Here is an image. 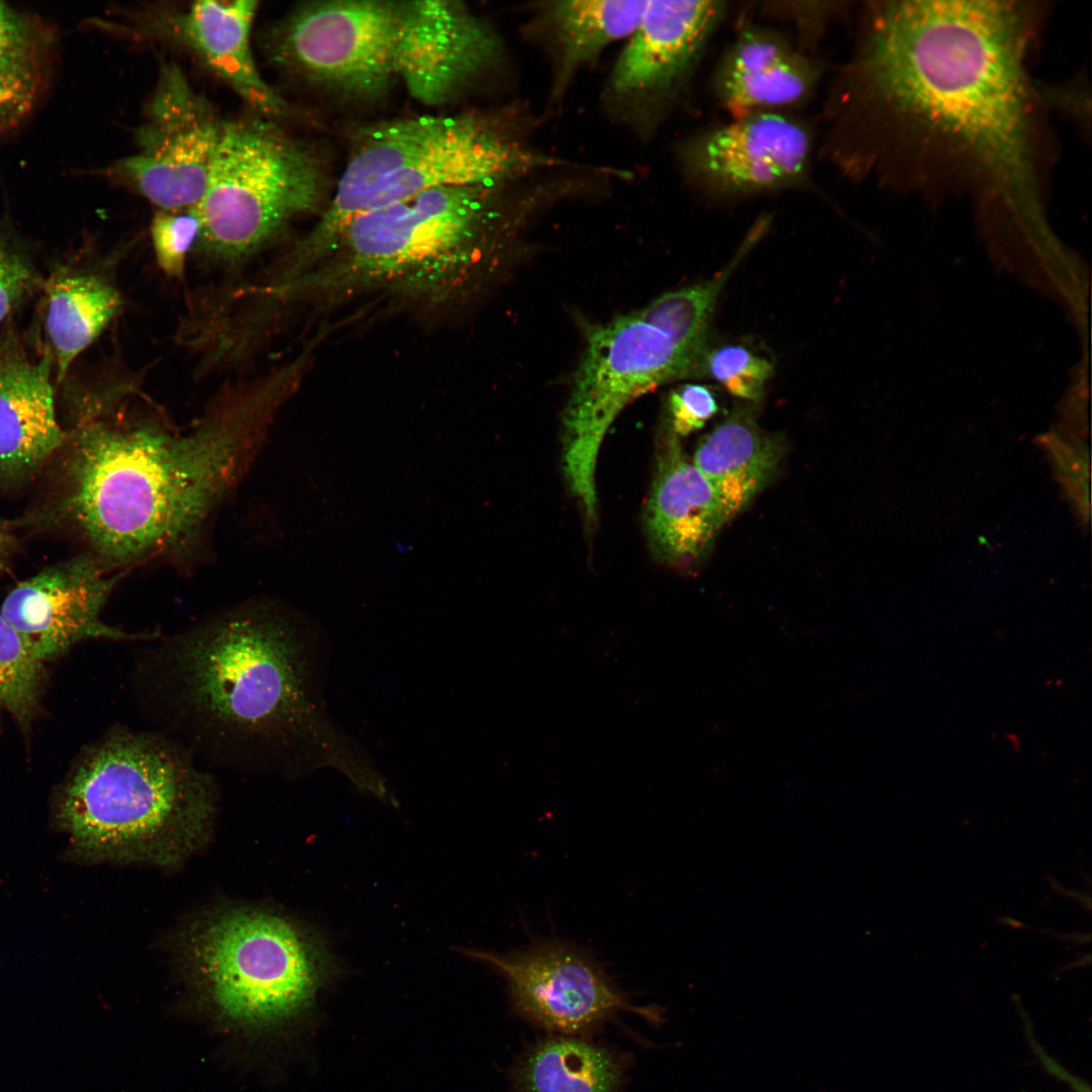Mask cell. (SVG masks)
Segmentation results:
<instances>
[{"mask_svg": "<svg viewBox=\"0 0 1092 1092\" xmlns=\"http://www.w3.org/2000/svg\"><path fill=\"white\" fill-rule=\"evenodd\" d=\"M327 652L324 633L305 616L249 600L146 640L129 686L149 729L199 763L290 779L335 769L389 802L379 767L328 710Z\"/></svg>", "mask_w": 1092, "mask_h": 1092, "instance_id": "obj_1", "label": "cell"}, {"mask_svg": "<svg viewBox=\"0 0 1092 1092\" xmlns=\"http://www.w3.org/2000/svg\"><path fill=\"white\" fill-rule=\"evenodd\" d=\"M288 385L229 397L182 433L112 414L66 429L27 526L72 534L111 571L194 549L261 449Z\"/></svg>", "mask_w": 1092, "mask_h": 1092, "instance_id": "obj_2", "label": "cell"}, {"mask_svg": "<svg viewBox=\"0 0 1092 1092\" xmlns=\"http://www.w3.org/2000/svg\"><path fill=\"white\" fill-rule=\"evenodd\" d=\"M1027 9L1002 1H896L863 57L872 94L921 152L1013 202L1035 194L1024 56Z\"/></svg>", "mask_w": 1092, "mask_h": 1092, "instance_id": "obj_3", "label": "cell"}, {"mask_svg": "<svg viewBox=\"0 0 1092 1092\" xmlns=\"http://www.w3.org/2000/svg\"><path fill=\"white\" fill-rule=\"evenodd\" d=\"M267 51L331 89L369 96L397 84L426 105L456 97L504 55L489 24L447 0L306 3L273 27Z\"/></svg>", "mask_w": 1092, "mask_h": 1092, "instance_id": "obj_4", "label": "cell"}, {"mask_svg": "<svg viewBox=\"0 0 1092 1092\" xmlns=\"http://www.w3.org/2000/svg\"><path fill=\"white\" fill-rule=\"evenodd\" d=\"M504 186L433 188L356 217L321 263L280 289L281 298L325 308L381 294L426 311L452 309L492 260Z\"/></svg>", "mask_w": 1092, "mask_h": 1092, "instance_id": "obj_5", "label": "cell"}, {"mask_svg": "<svg viewBox=\"0 0 1092 1092\" xmlns=\"http://www.w3.org/2000/svg\"><path fill=\"white\" fill-rule=\"evenodd\" d=\"M218 805L214 778L152 729H111L83 755L59 805L77 856L173 867L206 842Z\"/></svg>", "mask_w": 1092, "mask_h": 1092, "instance_id": "obj_6", "label": "cell"}, {"mask_svg": "<svg viewBox=\"0 0 1092 1092\" xmlns=\"http://www.w3.org/2000/svg\"><path fill=\"white\" fill-rule=\"evenodd\" d=\"M575 164L543 154L522 131L477 115L418 116L364 129L313 228L295 244L280 272L302 276L332 251L356 217L439 187L520 182Z\"/></svg>", "mask_w": 1092, "mask_h": 1092, "instance_id": "obj_7", "label": "cell"}, {"mask_svg": "<svg viewBox=\"0 0 1092 1092\" xmlns=\"http://www.w3.org/2000/svg\"><path fill=\"white\" fill-rule=\"evenodd\" d=\"M179 961L214 1009L250 1027L306 1010L336 964L313 930L288 916L223 907L196 918L179 939Z\"/></svg>", "mask_w": 1092, "mask_h": 1092, "instance_id": "obj_8", "label": "cell"}, {"mask_svg": "<svg viewBox=\"0 0 1092 1092\" xmlns=\"http://www.w3.org/2000/svg\"><path fill=\"white\" fill-rule=\"evenodd\" d=\"M324 191L312 154L269 118L224 121L202 198L198 242L209 254L238 260L314 209Z\"/></svg>", "mask_w": 1092, "mask_h": 1092, "instance_id": "obj_9", "label": "cell"}, {"mask_svg": "<svg viewBox=\"0 0 1092 1092\" xmlns=\"http://www.w3.org/2000/svg\"><path fill=\"white\" fill-rule=\"evenodd\" d=\"M699 365L637 314L588 332L562 418V471L584 521L597 519V461L603 440L634 399Z\"/></svg>", "mask_w": 1092, "mask_h": 1092, "instance_id": "obj_10", "label": "cell"}, {"mask_svg": "<svg viewBox=\"0 0 1092 1092\" xmlns=\"http://www.w3.org/2000/svg\"><path fill=\"white\" fill-rule=\"evenodd\" d=\"M224 121L172 62L160 67L135 151L111 165L108 176L133 188L159 210L198 204Z\"/></svg>", "mask_w": 1092, "mask_h": 1092, "instance_id": "obj_11", "label": "cell"}, {"mask_svg": "<svg viewBox=\"0 0 1092 1092\" xmlns=\"http://www.w3.org/2000/svg\"><path fill=\"white\" fill-rule=\"evenodd\" d=\"M721 10L715 1L648 0L603 88L607 115L647 140Z\"/></svg>", "mask_w": 1092, "mask_h": 1092, "instance_id": "obj_12", "label": "cell"}, {"mask_svg": "<svg viewBox=\"0 0 1092 1092\" xmlns=\"http://www.w3.org/2000/svg\"><path fill=\"white\" fill-rule=\"evenodd\" d=\"M462 952L498 973L515 1010L550 1030L581 1031L620 1011L654 1022L661 1020V1010L631 1004L594 956L567 940L537 938L506 953L481 949Z\"/></svg>", "mask_w": 1092, "mask_h": 1092, "instance_id": "obj_13", "label": "cell"}, {"mask_svg": "<svg viewBox=\"0 0 1092 1092\" xmlns=\"http://www.w3.org/2000/svg\"><path fill=\"white\" fill-rule=\"evenodd\" d=\"M118 577L119 573L82 552L18 583L0 612L41 663L84 639L130 641L157 636L126 633L100 619Z\"/></svg>", "mask_w": 1092, "mask_h": 1092, "instance_id": "obj_14", "label": "cell"}, {"mask_svg": "<svg viewBox=\"0 0 1092 1092\" xmlns=\"http://www.w3.org/2000/svg\"><path fill=\"white\" fill-rule=\"evenodd\" d=\"M47 346L33 354L16 326L0 331V488L16 490L39 477L65 438Z\"/></svg>", "mask_w": 1092, "mask_h": 1092, "instance_id": "obj_15", "label": "cell"}, {"mask_svg": "<svg viewBox=\"0 0 1092 1092\" xmlns=\"http://www.w3.org/2000/svg\"><path fill=\"white\" fill-rule=\"evenodd\" d=\"M255 0H200L152 16L151 31L190 52L224 81L258 115L270 118L286 105L262 78L251 47Z\"/></svg>", "mask_w": 1092, "mask_h": 1092, "instance_id": "obj_16", "label": "cell"}, {"mask_svg": "<svg viewBox=\"0 0 1092 1092\" xmlns=\"http://www.w3.org/2000/svg\"><path fill=\"white\" fill-rule=\"evenodd\" d=\"M809 152L810 138L797 122L777 114H749L695 143L688 162L722 189L756 191L799 178Z\"/></svg>", "mask_w": 1092, "mask_h": 1092, "instance_id": "obj_17", "label": "cell"}, {"mask_svg": "<svg viewBox=\"0 0 1092 1092\" xmlns=\"http://www.w3.org/2000/svg\"><path fill=\"white\" fill-rule=\"evenodd\" d=\"M644 520L655 557L672 565L698 559L726 523L711 485L669 429L657 448Z\"/></svg>", "mask_w": 1092, "mask_h": 1092, "instance_id": "obj_18", "label": "cell"}, {"mask_svg": "<svg viewBox=\"0 0 1092 1092\" xmlns=\"http://www.w3.org/2000/svg\"><path fill=\"white\" fill-rule=\"evenodd\" d=\"M648 0H548L529 8L523 33L545 53L550 65L549 100L559 102L577 74L605 50L627 39Z\"/></svg>", "mask_w": 1092, "mask_h": 1092, "instance_id": "obj_19", "label": "cell"}, {"mask_svg": "<svg viewBox=\"0 0 1092 1092\" xmlns=\"http://www.w3.org/2000/svg\"><path fill=\"white\" fill-rule=\"evenodd\" d=\"M777 437L762 431L749 408H735L699 444L695 466L711 485L727 522L757 494L783 456Z\"/></svg>", "mask_w": 1092, "mask_h": 1092, "instance_id": "obj_20", "label": "cell"}, {"mask_svg": "<svg viewBox=\"0 0 1092 1092\" xmlns=\"http://www.w3.org/2000/svg\"><path fill=\"white\" fill-rule=\"evenodd\" d=\"M57 32L40 16L0 1V139L29 121L55 73Z\"/></svg>", "mask_w": 1092, "mask_h": 1092, "instance_id": "obj_21", "label": "cell"}, {"mask_svg": "<svg viewBox=\"0 0 1092 1092\" xmlns=\"http://www.w3.org/2000/svg\"><path fill=\"white\" fill-rule=\"evenodd\" d=\"M812 68L777 36L744 31L720 67L717 88L735 113L795 103L812 86Z\"/></svg>", "mask_w": 1092, "mask_h": 1092, "instance_id": "obj_22", "label": "cell"}, {"mask_svg": "<svg viewBox=\"0 0 1092 1092\" xmlns=\"http://www.w3.org/2000/svg\"><path fill=\"white\" fill-rule=\"evenodd\" d=\"M44 327L56 380L63 383L75 359L118 312L120 296L102 275L60 267L43 284Z\"/></svg>", "mask_w": 1092, "mask_h": 1092, "instance_id": "obj_23", "label": "cell"}, {"mask_svg": "<svg viewBox=\"0 0 1092 1092\" xmlns=\"http://www.w3.org/2000/svg\"><path fill=\"white\" fill-rule=\"evenodd\" d=\"M624 1068L613 1052L572 1036L545 1040L519 1062L518 1092H618Z\"/></svg>", "mask_w": 1092, "mask_h": 1092, "instance_id": "obj_24", "label": "cell"}, {"mask_svg": "<svg viewBox=\"0 0 1092 1092\" xmlns=\"http://www.w3.org/2000/svg\"><path fill=\"white\" fill-rule=\"evenodd\" d=\"M755 242L747 240L730 263L717 275L703 283L666 292L646 307L638 317L664 334L701 369L706 354V339L710 320L718 296L732 271Z\"/></svg>", "mask_w": 1092, "mask_h": 1092, "instance_id": "obj_25", "label": "cell"}, {"mask_svg": "<svg viewBox=\"0 0 1092 1092\" xmlns=\"http://www.w3.org/2000/svg\"><path fill=\"white\" fill-rule=\"evenodd\" d=\"M41 679L42 663L28 652L0 612V704L22 726L35 711Z\"/></svg>", "mask_w": 1092, "mask_h": 1092, "instance_id": "obj_26", "label": "cell"}, {"mask_svg": "<svg viewBox=\"0 0 1092 1092\" xmlns=\"http://www.w3.org/2000/svg\"><path fill=\"white\" fill-rule=\"evenodd\" d=\"M772 371V365L766 358L739 345L707 351L700 369L732 395L748 401L760 397Z\"/></svg>", "mask_w": 1092, "mask_h": 1092, "instance_id": "obj_27", "label": "cell"}, {"mask_svg": "<svg viewBox=\"0 0 1092 1092\" xmlns=\"http://www.w3.org/2000/svg\"><path fill=\"white\" fill-rule=\"evenodd\" d=\"M201 229L196 205L155 213L151 223L154 251L160 268L168 276L183 274L187 254L199 240Z\"/></svg>", "mask_w": 1092, "mask_h": 1092, "instance_id": "obj_28", "label": "cell"}, {"mask_svg": "<svg viewBox=\"0 0 1092 1092\" xmlns=\"http://www.w3.org/2000/svg\"><path fill=\"white\" fill-rule=\"evenodd\" d=\"M42 283L24 244L8 228H1L0 324Z\"/></svg>", "mask_w": 1092, "mask_h": 1092, "instance_id": "obj_29", "label": "cell"}, {"mask_svg": "<svg viewBox=\"0 0 1092 1092\" xmlns=\"http://www.w3.org/2000/svg\"><path fill=\"white\" fill-rule=\"evenodd\" d=\"M669 430L684 437L700 430L718 412V402L709 386L688 383L674 389L668 398Z\"/></svg>", "mask_w": 1092, "mask_h": 1092, "instance_id": "obj_30", "label": "cell"}, {"mask_svg": "<svg viewBox=\"0 0 1092 1092\" xmlns=\"http://www.w3.org/2000/svg\"><path fill=\"white\" fill-rule=\"evenodd\" d=\"M17 548V539L8 529L0 524V570L6 568Z\"/></svg>", "mask_w": 1092, "mask_h": 1092, "instance_id": "obj_31", "label": "cell"}]
</instances>
